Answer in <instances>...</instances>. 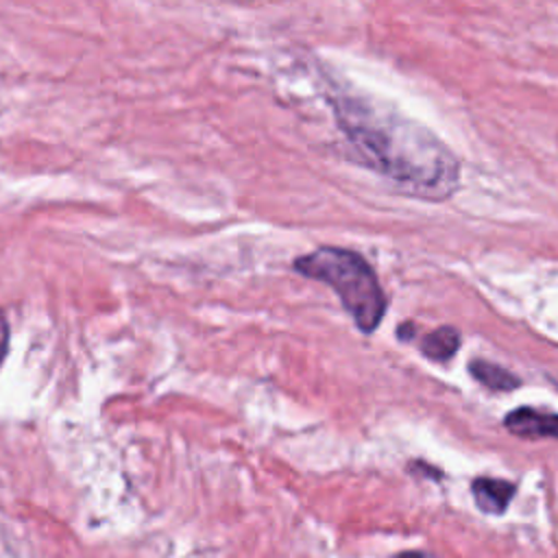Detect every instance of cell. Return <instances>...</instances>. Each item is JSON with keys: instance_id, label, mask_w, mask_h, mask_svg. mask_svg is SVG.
I'll list each match as a JSON object with an SVG mask.
<instances>
[{"instance_id": "6da1fadb", "label": "cell", "mask_w": 558, "mask_h": 558, "mask_svg": "<svg viewBox=\"0 0 558 558\" xmlns=\"http://www.w3.org/2000/svg\"><path fill=\"white\" fill-rule=\"evenodd\" d=\"M333 111L360 157L408 194L440 201L458 187V159L429 129L362 98L340 96Z\"/></svg>"}, {"instance_id": "7a4b0ae2", "label": "cell", "mask_w": 558, "mask_h": 558, "mask_svg": "<svg viewBox=\"0 0 558 558\" xmlns=\"http://www.w3.org/2000/svg\"><path fill=\"white\" fill-rule=\"evenodd\" d=\"M294 270L327 283L360 331L371 333L379 327L386 314V294L373 266L360 253L340 246H320L296 257Z\"/></svg>"}, {"instance_id": "3957f363", "label": "cell", "mask_w": 558, "mask_h": 558, "mask_svg": "<svg viewBox=\"0 0 558 558\" xmlns=\"http://www.w3.org/2000/svg\"><path fill=\"white\" fill-rule=\"evenodd\" d=\"M504 425L519 438H556L558 440V414L538 412L534 408H517L508 412Z\"/></svg>"}, {"instance_id": "277c9868", "label": "cell", "mask_w": 558, "mask_h": 558, "mask_svg": "<svg viewBox=\"0 0 558 558\" xmlns=\"http://www.w3.org/2000/svg\"><path fill=\"white\" fill-rule=\"evenodd\" d=\"M475 506L486 512V514H501L506 512L512 495H514V484L506 480H495V477H477L471 484Z\"/></svg>"}, {"instance_id": "5b68a950", "label": "cell", "mask_w": 558, "mask_h": 558, "mask_svg": "<svg viewBox=\"0 0 558 558\" xmlns=\"http://www.w3.org/2000/svg\"><path fill=\"white\" fill-rule=\"evenodd\" d=\"M460 347V333L453 327H438L421 340V351L434 362H447Z\"/></svg>"}, {"instance_id": "8992f818", "label": "cell", "mask_w": 558, "mask_h": 558, "mask_svg": "<svg viewBox=\"0 0 558 558\" xmlns=\"http://www.w3.org/2000/svg\"><path fill=\"white\" fill-rule=\"evenodd\" d=\"M469 371L480 384H484L490 390H514L519 386V377H514L504 366H497L486 360H473L469 364Z\"/></svg>"}, {"instance_id": "52a82bcc", "label": "cell", "mask_w": 558, "mask_h": 558, "mask_svg": "<svg viewBox=\"0 0 558 558\" xmlns=\"http://www.w3.org/2000/svg\"><path fill=\"white\" fill-rule=\"evenodd\" d=\"M9 342H11V329H9V320L4 316V312L0 310V366L9 353Z\"/></svg>"}, {"instance_id": "ba28073f", "label": "cell", "mask_w": 558, "mask_h": 558, "mask_svg": "<svg viewBox=\"0 0 558 558\" xmlns=\"http://www.w3.org/2000/svg\"><path fill=\"white\" fill-rule=\"evenodd\" d=\"M395 558H429V556H425L421 551H403V554H397Z\"/></svg>"}]
</instances>
